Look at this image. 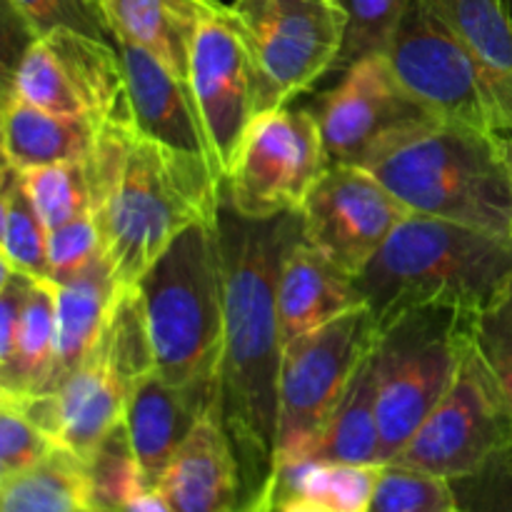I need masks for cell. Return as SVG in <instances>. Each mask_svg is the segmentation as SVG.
Here are the masks:
<instances>
[{"label": "cell", "mask_w": 512, "mask_h": 512, "mask_svg": "<svg viewBox=\"0 0 512 512\" xmlns=\"http://www.w3.org/2000/svg\"><path fill=\"white\" fill-rule=\"evenodd\" d=\"M215 235L223 273L218 410L250 490H255L268 478L275 458L283 358L278 278L285 253L303 235V223L300 213L243 218L223 200Z\"/></svg>", "instance_id": "obj_1"}, {"label": "cell", "mask_w": 512, "mask_h": 512, "mask_svg": "<svg viewBox=\"0 0 512 512\" xmlns=\"http://www.w3.org/2000/svg\"><path fill=\"white\" fill-rule=\"evenodd\" d=\"M85 168L118 288H135L180 230L218 223L223 180L213 165L148 138L133 120L100 125Z\"/></svg>", "instance_id": "obj_2"}, {"label": "cell", "mask_w": 512, "mask_h": 512, "mask_svg": "<svg viewBox=\"0 0 512 512\" xmlns=\"http://www.w3.org/2000/svg\"><path fill=\"white\" fill-rule=\"evenodd\" d=\"M512 278V238L410 213L358 275L375 328L440 305L478 315Z\"/></svg>", "instance_id": "obj_3"}, {"label": "cell", "mask_w": 512, "mask_h": 512, "mask_svg": "<svg viewBox=\"0 0 512 512\" xmlns=\"http://www.w3.org/2000/svg\"><path fill=\"white\" fill-rule=\"evenodd\" d=\"M365 168L410 213L512 238V175L500 135L438 118L385 145Z\"/></svg>", "instance_id": "obj_4"}, {"label": "cell", "mask_w": 512, "mask_h": 512, "mask_svg": "<svg viewBox=\"0 0 512 512\" xmlns=\"http://www.w3.org/2000/svg\"><path fill=\"white\" fill-rule=\"evenodd\" d=\"M215 225L193 223L180 230L145 270L138 290L155 373L180 388L218 393L223 273Z\"/></svg>", "instance_id": "obj_5"}, {"label": "cell", "mask_w": 512, "mask_h": 512, "mask_svg": "<svg viewBox=\"0 0 512 512\" xmlns=\"http://www.w3.org/2000/svg\"><path fill=\"white\" fill-rule=\"evenodd\" d=\"M475 315L440 305L400 313L375 328L380 463H393L453 385L473 343Z\"/></svg>", "instance_id": "obj_6"}, {"label": "cell", "mask_w": 512, "mask_h": 512, "mask_svg": "<svg viewBox=\"0 0 512 512\" xmlns=\"http://www.w3.org/2000/svg\"><path fill=\"white\" fill-rule=\"evenodd\" d=\"M230 8L253 55L258 115L333 73L348 23L338 0H233Z\"/></svg>", "instance_id": "obj_7"}, {"label": "cell", "mask_w": 512, "mask_h": 512, "mask_svg": "<svg viewBox=\"0 0 512 512\" xmlns=\"http://www.w3.org/2000/svg\"><path fill=\"white\" fill-rule=\"evenodd\" d=\"M373 343V315L368 305H358L283 345L273 468L303 460L305 448L348 388L358 365L373 350Z\"/></svg>", "instance_id": "obj_8"}, {"label": "cell", "mask_w": 512, "mask_h": 512, "mask_svg": "<svg viewBox=\"0 0 512 512\" xmlns=\"http://www.w3.org/2000/svg\"><path fill=\"white\" fill-rule=\"evenodd\" d=\"M328 168L315 110L290 105L265 110L240 140L223 180V200L250 220L300 213Z\"/></svg>", "instance_id": "obj_9"}, {"label": "cell", "mask_w": 512, "mask_h": 512, "mask_svg": "<svg viewBox=\"0 0 512 512\" xmlns=\"http://www.w3.org/2000/svg\"><path fill=\"white\" fill-rule=\"evenodd\" d=\"M510 445V405L473 340L445 398L395 455L393 465L453 483L478 473Z\"/></svg>", "instance_id": "obj_10"}, {"label": "cell", "mask_w": 512, "mask_h": 512, "mask_svg": "<svg viewBox=\"0 0 512 512\" xmlns=\"http://www.w3.org/2000/svg\"><path fill=\"white\" fill-rule=\"evenodd\" d=\"M385 58L400 83L440 120L500 135L483 68L423 0H405Z\"/></svg>", "instance_id": "obj_11"}, {"label": "cell", "mask_w": 512, "mask_h": 512, "mask_svg": "<svg viewBox=\"0 0 512 512\" xmlns=\"http://www.w3.org/2000/svg\"><path fill=\"white\" fill-rule=\"evenodd\" d=\"M13 95L50 113L88 118L98 128L133 120L118 48L75 30H50L35 40L15 73Z\"/></svg>", "instance_id": "obj_12"}, {"label": "cell", "mask_w": 512, "mask_h": 512, "mask_svg": "<svg viewBox=\"0 0 512 512\" xmlns=\"http://www.w3.org/2000/svg\"><path fill=\"white\" fill-rule=\"evenodd\" d=\"M315 115L330 165L360 168L400 135L438 120L400 83L385 53L350 65L320 98Z\"/></svg>", "instance_id": "obj_13"}, {"label": "cell", "mask_w": 512, "mask_h": 512, "mask_svg": "<svg viewBox=\"0 0 512 512\" xmlns=\"http://www.w3.org/2000/svg\"><path fill=\"white\" fill-rule=\"evenodd\" d=\"M188 85L225 180L245 130L258 115V78L233 8L220 0L210 5L195 28Z\"/></svg>", "instance_id": "obj_14"}, {"label": "cell", "mask_w": 512, "mask_h": 512, "mask_svg": "<svg viewBox=\"0 0 512 512\" xmlns=\"http://www.w3.org/2000/svg\"><path fill=\"white\" fill-rule=\"evenodd\" d=\"M408 215V205L368 168L330 165L305 200L300 223L305 243L358 278Z\"/></svg>", "instance_id": "obj_15"}, {"label": "cell", "mask_w": 512, "mask_h": 512, "mask_svg": "<svg viewBox=\"0 0 512 512\" xmlns=\"http://www.w3.org/2000/svg\"><path fill=\"white\" fill-rule=\"evenodd\" d=\"M130 393V385L93 345L53 393L30 395L20 405L58 448L88 463L110 430L125 420Z\"/></svg>", "instance_id": "obj_16"}, {"label": "cell", "mask_w": 512, "mask_h": 512, "mask_svg": "<svg viewBox=\"0 0 512 512\" xmlns=\"http://www.w3.org/2000/svg\"><path fill=\"white\" fill-rule=\"evenodd\" d=\"M128 85V103L135 128L158 143L205 158L220 175L203 118L188 80L170 73L148 50L115 38ZM223 180V175H220Z\"/></svg>", "instance_id": "obj_17"}, {"label": "cell", "mask_w": 512, "mask_h": 512, "mask_svg": "<svg viewBox=\"0 0 512 512\" xmlns=\"http://www.w3.org/2000/svg\"><path fill=\"white\" fill-rule=\"evenodd\" d=\"M155 488L175 512H223L238 503L240 463L218 408L185 435Z\"/></svg>", "instance_id": "obj_18"}, {"label": "cell", "mask_w": 512, "mask_h": 512, "mask_svg": "<svg viewBox=\"0 0 512 512\" xmlns=\"http://www.w3.org/2000/svg\"><path fill=\"white\" fill-rule=\"evenodd\" d=\"M210 408H218V393L180 388L155 370L135 385L125 405V428L150 488L158 485L178 445Z\"/></svg>", "instance_id": "obj_19"}, {"label": "cell", "mask_w": 512, "mask_h": 512, "mask_svg": "<svg viewBox=\"0 0 512 512\" xmlns=\"http://www.w3.org/2000/svg\"><path fill=\"white\" fill-rule=\"evenodd\" d=\"M358 305H365L358 280L305 243L300 235L285 253L278 278V320L283 345Z\"/></svg>", "instance_id": "obj_20"}, {"label": "cell", "mask_w": 512, "mask_h": 512, "mask_svg": "<svg viewBox=\"0 0 512 512\" xmlns=\"http://www.w3.org/2000/svg\"><path fill=\"white\" fill-rule=\"evenodd\" d=\"M110 38L148 50L170 73L188 80L193 35L215 0H95Z\"/></svg>", "instance_id": "obj_21"}, {"label": "cell", "mask_w": 512, "mask_h": 512, "mask_svg": "<svg viewBox=\"0 0 512 512\" xmlns=\"http://www.w3.org/2000/svg\"><path fill=\"white\" fill-rule=\"evenodd\" d=\"M475 55L498 113L500 135H512V20L503 0H423Z\"/></svg>", "instance_id": "obj_22"}, {"label": "cell", "mask_w": 512, "mask_h": 512, "mask_svg": "<svg viewBox=\"0 0 512 512\" xmlns=\"http://www.w3.org/2000/svg\"><path fill=\"white\" fill-rule=\"evenodd\" d=\"M115 293H118V283L105 255L75 278L55 283L58 335H55L53 375L45 393H53L88 358L93 345L98 343Z\"/></svg>", "instance_id": "obj_23"}, {"label": "cell", "mask_w": 512, "mask_h": 512, "mask_svg": "<svg viewBox=\"0 0 512 512\" xmlns=\"http://www.w3.org/2000/svg\"><path fill=\"white\" fill-rule=\"evenodd\" d=\"M300 463L383 465L373 350L358 365L348 388L305 448Z\"/></svg>", "instance_id": "obj_24"}, {"label": "cell", "mask_w": 512, "mask_h": 512, "mask_svg": "<svg viewBox=\"0 0 512 512\" xmlns=\"http://www.w3.org/2000/svg\"><path fill=\"white\" fill-rule=\"evenodd\" d=\"M3 118L8 160L20 173L55 163H85L98 135L93 120L50 113L18 95L3 105Z\"/></svg>", "instance_id": "obj_25"}, {"label": "cell", "mask_w": 512, "mask_h": 512, "mask_svg": "<svg viewBox=\"0 0 512 512\" xmlns=\"http://www.w3.org/2000/svg\"><path fill=\"white\" fill-rule=\"evenodd\" d=\"M0 512H100L83 460L55 445L43 460L0 478Z\"/></svg>", "instance_id": "obj_26"}, {"label": "cell", "mask_w": 512, "mask_h": 512, "mask_svg": "<svg viewBox=\"0 0 512 512\" xmlns=\"http://www.w3.org/2000/svg\"><path fill=\"white\" fill-rule=\"evenodd\" d=\"M55 335H58L55 283L33 280L23 310H20L13 358L5 373L10 390L18 400L43 395L48 390L55 365Z\"/></svg>", "instance_id": "obj_27"}, {"label": "cell", "mask_w": 512, "mask_h": 512, "mask_svg": "<svg viewBox=\"0 0 512 512\" xmlns=\"http://www.w3.org/2000/svg\"><path fill=\"white\" fill-rule=\"evenodd\" d=\"M273 470L278 473L280 498L300 495L330 512H370L383 465L295 463Z\"/></svg>", "instance_id": "obj_28"}, {"label": "cell", "mask_w": 512, "mask_h": 512, "mask_svg": "<svg viewBox=\"0 0 512 512\" xmlns=\"http://www.w3.org/2000/svg\"><path fill=\"white\" fill-rule=\"evenodd\" d=\"M85 470H88L90 495L100 512H123L135 495L150 488L130 445L125 420L110 430L93 458L85 463Z\"/></svg>", "instance_id": "obj_29"}, {"label": "cell", "mask_w": 512, "mask_h": 512, "mask_svg": "<svg viewBox=\"0 0 512 512\" xmlns=\"http://www.w3.org/2000/svg\"><path fill=\"white\" fill-rule=\"evenodd\" d=\"M20 173V170H18ZM20 183L48 230L93 210L85 163H55L20 173Z\"/></svg>", "instance_id": "obj_30"}, {"label": "cell", "mask_w": 512, "mask_h": 512, "mask_svg": "<svg viewBox=\"0 0 512 512\" xmlns=\"http://www.w3.org/2000/svg\"><path fill=\"white\" fill-rule=\"evenodd\" d=\"M338 3L345 10L348 23H345L343 50L333 73L343 75L358 60L388 50L405 0H338Z\"/></svg>", "instance_id": "obj_31"}, {"label": "cell", "mask_w": 512, "mask_h": 512, "mask_svg": "<svg viewBox=\"0 0 512 512\" xmlns=\"http://www.w3.org/2000/svg\"><path fill=\"white\" fill-rule=\"evenodd\" d=\"M450 480L403 465H383L370 512H445L455 508Z\"/></svg>", "instance_id": "obj_32"}, {"label": "cell", "mask_w": 512, "mask_h": 512, "mask_svg": "<svg viewBox=\"0 0 512 512\" xmlns=\"http://www.w3.org/2000/svg\"><path fill=\"white\" fill-rule=\"evenodd\" d=\"M48 233V225L33 208L18 178L13 198H10L3 240H0V253L8 258L15 273L35 280H48Z\"/></svg>", "instance_id": "obj_33"}, {"label": "cell", "mask_w": 512, "mask_h": 512, "mask_svg": "<svg viewBox=\"0 0 512 512\" xmlns=\"http://www.w3.org/2000/svg\"><path fill=\"white\" fill-rule=\"evenodd\" d=\"M473 340L498 378L512 413V278L498 298L475 315Z\"/></svg>", "instance_id": "obj_34"}, {"label": "cell", "mask_w": 512, "mask_h": 512, "mask_svg": "<svg viewBox=\"0 0 512 512\" xmlns=\"http://www.w3.org/2000/svg\"><path fill=\"white\" fill-rule=\"evenodd\" d=\"M103 258V240L93 213H85L48 233V280L63 283Z\"/></svg>", "instance_id": "obj_35"}, {"label": "cell", "mask_w": 512, "mask_h": 512, "mask_svg": "<svg viewBox=\"0 0 512 512\" xmlns=\"http://www.w3.org/2000/svg\"><path fill=\"white\" fill-rule=\"evenodd\" d=\"M53 448V440L28 418L20 400L0 403V478L30 468Z\"/></svg>", "instance_id": "obj_36"}, {"label": "cell", "mask_w": 512, "mask_h": 512, "mask_svg": "<svg viewBox=\"0 0 512 512\" xmlns=\"http://www.w3.org/2000/svg\"><path fill=\"white\" fill-rule=\"evenodd\" d=\"M455 503L463 512H512V453L505 448L485 468L453 480Z\"/></svg>", "instance_id": "obj_37"}, {"label": "cell", "mask_w": 512, "mask_h": 512, "mask_svg": "<svg viewBox=\"0 0 512 512\" xmlns=\"http://www.w3.org/2000/svg\"><path fill=\"white\" fill-rule=\"evenodd\" d=\"M18 3L30 15L40 35L60 28L100 40H108L110 35L95 0H18Z\"/></svg>", "instance_id": "obj_38"}, {"label": "cell", "mask_w": 512, "mask_h": 512, "mask_svg": "<svg viewBox=\"0 0 512 512\" xmlns=\"http://www.w3.org/2000/svg\"><path fill=\"white\" fill-rule=\"evenodd\" d=\"M40 38V30L18 0H0V83L13 93L20 63Z\"/></svg>", "instance_id": "obj_39"}, {"label": "cell", "mask_w": 512, "mask_h": 512, "mask_svg": "<svg viewBox=\"0 0 512 512\" xmlns=\"http://www.w3.org/2000/svg\"><path fill=\"white\" fill-rule=\"evenodd\" d=\"M33 280L35 278H28V275L15 273L13 280L8 283V288L0 293V365H3L5 373H8L10 358H13L20 310H23V303L25 298H28V290L30 285H33Z\"/></svg>", "instance_id": "obj_40"}, {"label": "cell", "mask_w": 512, "mask_h": 512, "mask_svg": "<svg viewBox=\"0 0 512 512\" xmlns=\"http://www.w3.org/2000/svg\"><path fill=\"white\" fill-rule=\"evenodd\" d=\"M280 500V483H278V473L270 470L268 478L258 485L255 490H250V495L240 503L230 505L228 510L223 512H275Z\"/></svg>", "instance_id": "obj_41"}, {"label": "cell", "mask_w": 512, "mask_h": 512, "mask_svg": "<svg viewBox=\"0 0 512 512\" xmlns=\"http://www.w3.org/2000/svg\"><path fill=\"white\" fill-rule=\"evenodd\" d=\"M123 512H175V510L158 488H145L143 493H138L128 505H125Z\"/></svg>", "instance_id": "obj_42"}, {"label": "cell", "mask_w": 512, "mask_h": 512, "mask_svg": "<svg viewBox=\"0 0 512 512\" xmlns=\"http://www.w3.org/2000/svg\"><path fill=\"white\" fill-rule=\"evenodd\" d=\"M20 173L13 168V165H5L0 168V240H3V230H5V220H8V210H10V198H13V190L18 185Z\"/></svg>", "instance_id": "obj_43"}, {"label": "cell", "mask_w": 512, "mask_h": 512, "mask_svg": "<svg viewBox=\"0 0 512 512\" xmlns=\"http://www.w3.org/2000/svg\"><path fill=\"white\" fill-rule=\"evenodd\" d=\"M275 512H330L328 508H323L320 503L308 498H300V495H290V498H280L278 508Z\"/></svg>", "instance_id": "obj_44"}, {"label": "cell", "mask_w": 512, "mask_h": 512, "mask_svg": "<svg viewBox=\"0 0 512 512\" xmlns=\"http://www.w3.org/2000/svg\"><path fill=\"white\" fill-rule=\"evenodd\" d=\"M13 275H15L13 265H10L8 258H5L3 253H0V293H3V290L8 288V283H10V280H13Z\"/></svg>", "instance_id": "obj_45"}, {"label": "cell", "mask_w": 512, "mask_h": 512, "mask_svg": "<svg viewBox=\"0 0 512 512\" xmlns=\"http://www.w3.org/2000/svg\"><path fill=\"white\" fill-rule=\"evenodd\" d=\"M5 103H8V100H5ZM5 103H0V168L10 165L8 148H5V118H3V105Z\"/></svg>", "instance_id": "obj_46"}, {"label": "cell", "mask_w": 512, "mask_h": 512, "mask_svg": "<svg viewBox=\"0 0 512 512\" xmlns=\"http://www.w3.org/2000/svg\"><path fill=\"white\" fill-rule=\"evenodd\" d=\"M3 400H18V398H15L13 390H10L8 380H5V370L3 365H0V403H3Z\"/></svg>", "instance_id": "obj_47"}, {"label": "cell", "mask_w": 512, "mask_h": 512, "mask_svg": "<svg viewBox=\"0 0 512 512\" xmlns=\"http://www.w3.org/2000/svg\"><path fill=\"white\" fill-rule=\"evenodd\" d=\"M500 148H503L505 163H508L512 175V135H500Z\"/></svg>", "instance_id": "obj_48"}, {"label": "cell", "mask_w": 512, "mask_h": 512, "mask_svg": "<svg viewBox=\"0 0 512 512\" xmlns=\"http://www.w3.org/2000/svg\"><path fill=\"white\" fill-rule=\"evenodd\" d=\"M10 95H13V93H10V88H5V85L0 83V103H5V100H8Z\"/></svg>", "instance_id": "obj_49"}, {"label": "cell", "mask_w": 512, "mask_h": 512, "mask_svg": "<svg viewBox=\"0 0 512 512\" xmlns=\"http://www.w3.org/2000/svg\"><path fill=\"white\" fill-rule=\"evenodd\" d=\"M503 5H505V10H508V15H510V20H512V0H503Z\"/></svg>", "instance_id": "obj_50"}, {"label": "cell", "mask_w": 512, "mask_h": 512, "mask_svg": "<svg viewBox=\"0 0 512 512\" xmlns=\"http://www.w3.org/2000/svg\"><path fill=\"white\" fill-rule=\"evenodd\" d=\"M445 512H463V510H460L458 505H455V508H450V510H445Z\"/></svg>", "instance_id": "obj_51"}, {"label": "cell", "mask_w": 512, "mask_h": 512, "mask_svg": "<svg viewBox=\"0 0 512 512\" xmlns=\"http://www.w3.org/2000/svg\"><path fill=\"white\" fill-rule=\"evenodd\" d=\"M510 453H512V445H510Z\"/></svg>", "instance_id": "obj_52"}]
</instances>
